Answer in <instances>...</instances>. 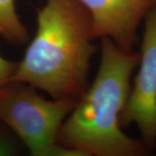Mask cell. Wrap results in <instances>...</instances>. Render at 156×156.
I'll list each match as a JSON object with an SVG mask.
<instances>
[{
    "mask_svg": "<svg viewBox=\"0 0 156 156\" xmlns=\"http://www.w3.org/2000/svg\"><path fill=\"white\" fill-rule=\"evenodd\" d=\"M95 38L91 16L79 1L45 0L37 11L35 37L9 83L77 101L87 89Z\"/></svg>",
    "mask_w": 156,
    "mask_h": 156,
    "instance_id": "1",
    "label": "cell"
},
{
    "mask_svg": "<svg viewBox=\"0 0 156 156\" xmlns=\"http://www.w3.org/2000/svg\"><path fill=\"white\" fill-rule=\"evenodd\" d=\"M140 54L101 38V60L93 83L62 124L58 142L81 156H144L151 150L122 130L120 117Z\"/></svg>",
    "mask_w": 156,
    "mask_h": 156,
    "instance_id": "2",
    "label": "cell"
},
{
    "mask_svg": "<svg viewBox=\"0 0 156 156\" xmlns=\"http://www.w3.org/2000/svg\"><path fill=\"white\" fill-rule=\"evenodd\" d=\"M77 101L48 100L28 84L0 87V122L17 134L33 156H81L58 142L62 124Z\"/></svg>",
    "mask_w": 156,
    "mask_h": 156,
    "instance_id": "3",
    "label": "cell"
},
{
    "mask_svg": "<svg viewBox=\"0 0 156 156\" xmlns=\"http://www.w3.org/2000/svg\"><path fill=\"white\" fill-rule=\"evenodd\" d=\"M138 72L120 117L122 127L135 124L141 140L156 148V5L147 14Z\"/></svg>",
    "mask_w": 156,
    "mask_h": 156,
    "instance_id": "4",
    "label": "cell"
},
{
    "mask_svg": "<svg viewBox=\"0 0 156 156\" xmlns=\"http://www.w3.org/2000/svg\"><path fill=\"white\" fill-rule=\"evenodd\" d=\"M89 12L95 38L108 37L121 49L134 51L138 30L156 0H77Z\"/></svg>",
    "mask_w": 156,
    "mask_h": 156,
    "instance_id": "5",
    "label": "cell"
},
{
    "mask_svg": "<svg viewBox=\"0 0 156 156\" xmlns=\"http://www.w3.org/2000/svg\"><path fill=\"white\" fill-rule=\"evenodd\" d=\"M0 37L16 45L29 40L27 28L17 12L16 0H0Z\"/></svg>",
    "mask_w": 156,
    "mask_h": 156,
    "instance_id": "6",
    "label": "cell"
},
{
    "mask_svg": "<svg viewBox=\"0 0 156 156\" xmlns=\"http://www.w3.org/2000/svg\"><path fill=\"white\" fill-rule=\"evenodd\" d=\"M17 65V62L9 61L0 55V87L10 82Z\"/></svg>",
    "mask_w": 156,
    "mask_h": 156,
    "instance_id": "7",
    "label": "cell"
},
{
    "mask_svg": "<svg viewBox=\"0 0 156 156\" xmlns=\"http://www.w3.org/2000/svg\"><path fill=\"white\" fill-rule=\"evenodd\" d=\"M14 152V147L11 141L0 134V154H9Z\"/></svg>",
    "mask_w": 156,
    "mask_h": 156,
    "instance_id": "8",
    "label": "cell"
}]
</instances>
